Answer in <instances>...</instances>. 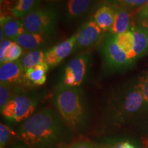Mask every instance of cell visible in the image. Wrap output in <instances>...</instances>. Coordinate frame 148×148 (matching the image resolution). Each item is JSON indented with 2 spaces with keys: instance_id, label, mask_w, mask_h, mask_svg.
<instances>
[{
  "instance_id": "cell-1",
  "label": "cell",
  "mask_w": 148,
  "mask_h": 148,
  "mask_svg": "<svg viewBox=\"0 0 148 148\" xmlns=\"http://www.w3.org/2000/svg\"><path fill=\"white\" fill-rule=\"evenodd\" d=\"M147 114V105L136 80L111 94L105 108L104 121L110 125H124L135 123Z\"/></svg>"
},
{
  "instance_id": "cell-2",
  "label": "cell",
  "mask_w": 148,
  "mask_h": 148,
  "mask_svg": "<svg viewBox=\"0 0 148 148\" xmlns=\"http://www.w3.org/2000/svg\"><path fill=\"white\" fill-rule=\"evenodd\" d=\"M61 122L50 108H43L25 120L18 130V136L31 148H45L58 139Z\"/></svg>"
},
{
  "instance_id": "cell-3",
  "label": "cell",
  "mask_w": 148,
  "mask_h": 148,
  "mask_svg": "<svg viewBox=\"0 0 148 148\" xmlns=\"http://www.w3.org/2000/svg\"><path fill=\"white\" fill-rule=\"evenodd\" d=\"M53 104L62 119L73 128L85 119V108L81 90L60 84L53 95Z\"/></svg>"
},
{
  "instance_id": "cell-4",
  "label": "cell",
  "mask_w": 148,
  "mask_h": 148,
  "mask_svg": "<svg viewBox=\"0 0 148 148\" xmlns=\"http://www.w3.org/2000/svg\"><path fill=\"white\" fill-rule=\"evenodd\" d=\"M99 50L102 58L103 69L107 73L123 71L134 63L116 43L114 35L110 33L103 36Z\"/></svg>"
},
{
  "instance_id": "cell-5",
  "label": "cell",
  "mask_w": 148,
  "mask_h": 148,
  "mask_svg": "<svg viewBox=\"0 0 148 148\" xmlns=\"http://www.w3.org/2000/svg\"><path fill=\"white\" fill-rule=\"evenodd\" d=\"M58 18L56 10L51 6H46L36 9L22 18V21L25 32L47 36L53 32Z\"/></svg>"
},
{
  "instance_id": "cell-6",
  "label": "cell",
  "mask_w": 148,
  "mask_h": 148,
  "mask_svg": "<svg viewBox=\"0 0 148 148\" xmlns=\"http://www.w3.org/2000/svg\"><path fill=\"white\" fill-rule=\"evenodd\" d=\"M38 101L36 96L18 93L9 101L1 110L5 119L10 122H21L34 113Z\"/></svg>"
},
{
  "instance_id": "cell-7",
  "label": "cell",
  "mask_w": 148,
  "mask_h": 148,
  "mask_svg": "<svg viewBox=\"0 0 148 148\" xmlns=\"http://www.w3.org/2000/svg\"><path fill=\"white\" fill-rule=\"evenodd\" d=\"M91 56L83 53L71 59L66 64L62 74L61 84L71 87H79L88 75Z\"/></svg>"
},
{
  "instance_id": "cell-8",
  "label": "cell",
  "mask_w": 148,
  "mask_h": 148,
  "mask_svg": "<svg viewBox=\"0 0 148 148\" xmlns=\"http://www.w3.org/2000/svg\"><path fill=\"white\" fill-rule=\"evenodd\" d=\"M103 31L94 20H88L75 33V44L73 53L92 47L101 39Z\"/></svg>"
},
{
  "instance_id": "cell-9",
  "label": "cell",
  "mask_w": 148,
  "mask_h": 148,
  "mask_svg": "<svg viewBox=\"0 0 148 148\" xmlns=\"http://www.w3.org/2000/svg\"><path fill=\"white\" fill-rule=\"evenodd\" d=\"M75 35L60 42L45 51V60L49 67L57 66L73 53L75 44Z\"/></svg>"
},
{
  "instance_id": "cell-10",
  "label": "cell",
  "mask_w": 148,
  "mask_h": 148,
  "mask_svg": "<svg viewBox=\"0 0 148 148\" xmlns=\"http://www.w3.org/2000/svg\"><path fill=\"white\" fill-rule=\"evenodd\" d=\"M25 70L19 62L16 60L12 62L3 64L0 67V82L18 86L25 83Z\"/></svg>"
},
{
  "instance_id": "cell-11",
  "label": "cell",
  "mask_w": 148,
  "mask_h": 148,
  "mask_svg": "<svg viewBox=\"0 0 148 148\" xmlns=\"http://www.w3.org/2000/svg\"><path fill=\"white\" fill-rule=\"evenodd\" d=\"M112 7L115 11L114 21L113 25L108 31V33L112 35H116L130 30L132 27H131L132 14L130 12V10L120 7Z\"/></svg>"
},
{
  "instance_id": "cell-12",
  "label": "cell",
  "mask_w": 148,
  "mask_h": 148,
  "mask_svg": "<svg viewBox=\"0 0 148 148\" xmlns=\"http://www.w3.org/2000/svg\"><path fill=\"white\" fill-rule=\"evenodd\" d=\"M93 0H68L66 16L68 21H75L81 18L89 10Z\"/></svg>"
},
{
  "instance_id": "cell-13",
  "label": "cell",
  "mask_w": 148,
  "mask_h": 148,
  "mask_svg": "<svg viewBox=\"0 0 148 148\" xmlns=\"http://www.w3.org/2000/svg\"><path fill=\"white\" fill-rule=\"evenodd\" d=\"M46 36L40 34L25 32L16 37L14 41L17 42L25 50L32 51L40 49V47L45 45L47 42Z\"/></svg>"
},
{
  "instance_id": "cell-14",
  "label": "cell",
  "mask_w": 148,
  "mask_h": 148,
  "mask_svg": "<svg viewBox=\"0 0 148 148\" xmlns=\"http://www.w3.org/2000/svg\"><path fill=\"white\" fill-rule=\"evenodd\" d=\"M114 8L110 5H103L96 10L93 20L103 32L110 30L114 21Z\"/></svg>"
},
{
  "instance_id": "cell-15",
  "label": "cell",
  "mask_w": 148,
  "mask_h": 148,
  "mask_svg": "<svg viewBox=\"0 0 148 148\" xmlns=\"http://www.w3.org/2000/svg\"><path fill=\"white\" fill-rule=\"evenodd\" d=\"M49 69V66L46 62L35 66L25 71V83L30 86H41L47 80L46 73Z\"/></svg>"
},
{
  "instance_id": "cell-16",
  "label": "cell",
  "mask_w": 148,
  "mask_h": 148,
  "mask_svg": "<svg viewBox=\"0 0 148 148\" xmlns=\"http://www.w3.org/2000/svg\"><path fill=\"white\" fill-rule=\"evenodd\" d=\"M40 0H13L11 14L12 17L22 19L38 9Z\"/></svg>"
},
{
  "instance_id": "cell-17",
  "label": "cell",
  "mask_w": 148,
  "mask_h": 148,
  "mask_svg": "<svg viewBox=\"0 0 148 148\" xmlns=\"http://www.w3.org/2000/svg\"><path fill=\"white\" fill-rule=\"evenodd\" d=\"M95 148H141V143L130 137L107 138L95 145Z\"/></svg>"
},
{
  "instance_id": "cell-18",
  "label": "cell",
  "mask_w": 148,
  "mask_h": 148,
  "mask_svg": "<svg viewBox=\"0 0 148 148\" xmlns=\"http://www.w3.org/2000/svg\"><path fill=\"white\" fill-rule=\"evenodd\" d=\"M1 29L5 38L13 41L16 37L25 32L22 19L14 18H1Z\"/></svg>"
},
{
  "instance_id": "cell-19",
  "label": "cell",
  "mask_w": 148,
  "mask_h": 148,
  "mask_svg": "<svg viewBox=\"0 0 148 148\" xmlns=\"http://www.w3.org/2000/svg\"><path fill=\"white\" fill-rule=\"evenodd\" d=\"M130 30L134 36V53L135 58H140L148 51V36L136 26H132Z\"/></svg>"
},
{
  "instance_id": "cell-20",
  "label": "cell",
  "mask_w": 148,
  "mask_h": 148,
  "mask_svg": "<svg viewBox=\"0 0 148 148\" xmlns=\"http://www.w3.org/2000/svg\"><path fill=\"white\" fill-rule=\"evenodd\" d=\"M116 43L126 53L127 58L134 62L136 60L134 53V36L132 31L130 30L121 34L114 35Z\"/></svg>"
},
{
  "instance_id": "cell-21",
  "label": "cell",
  "mask_w": 148,
  "mask_h": 148,
  "mask_svg": "<svg viewBox=\"0 0 148 148\" xmlns=\"http://www.w3.org/2000/svg\"><path fill=\"white\" fill-rule=\"evenodd\" d=\"M45 51L42 49H36L29 51L20 58L18 61L25 71L31 68L34 67L38 64L45 62Z\"/></svg>"
},
{
  "instance_id": "cell-22",
  "label": "cell",
  "mask_w": 148,
  "mask_h": 148,
  "mask_svg": "<svg viewBox=\"0 0 148 148\" xmlns=\"http://www.w3.org/2000/svg\"><path fill=\"white\" fill-rule=\"evenodd\" d=\"M21 89L16 85L1 84L0 86V108L1 110L9 102L12 98L18 93H21Z\"/></svg>"
},
{
  "instance_id": "cell-23",
  "label": "cell",
  "mask_w": 148,
  "mask_h": 148,
  "mask_svg": "<svg viewBox=\"0 0 148 148\" xmlns=\"http://www.w3.org/2000/svg\"><path fill=\"white\" fill-rule=\"evenodd\" d=\"M109 5L114 7H120L127 10L141 9L148 3V0H106Z\"/></svg>"
},
{
  "instance_id": "cell-24",
  "label": "cell",
  "mask_w": 148,
  "mask_h": 148,
  "mask_svg": "<svg viewBox=\"0 0 148 148\" xmlns=\"http://www.w3.org/2000/svg\"><path fill=\"white\" fill-rule=\"evenodd\" d=\"M23 53V48L17 42L12 40L5 52L4 57V63L12 62L18 60ZM3 63V64H4Z\"/></svg>"
},
{
  "instance_id": "cell-25",
  "label": "cell",
  "mask_w": 148,
  "mask_h": 148,
  "mask_svg": "<svg viewBox=\"0 0 148 148\" xmlns=\"http://www.w3.org/2000/svg\"><path fill=\"white\" fill-rule=\"evenodd\" d=\"M137 84L148 109V71L144 72L138 77L137 79Z\"/></svg>"
},
{
  "instance_id": "cell-26",
  "label": "cell",
  "mask_w": 148,
  "mask_h": 148,
  "mask_svg": "<svg viewBox=\"0 0 148 148\" xmlns=\"http://www.w3.org/2000/svg\"><path fill=\"white\" fill-rule=\"evenodd\" d=\"M11 130L6 125L0 124V148H4L10 138Z\"/></svg>"
},
{
  "instance_id": "cell-27",
  "label": "cell",
  "mask_w": 148,
  "mask_h": 148,
  "mask_svg": "<svg viewBox=\"0 0 148 148\" xmlns=\"http://www.w3.org/2000/svg\"><path fill=\"white\" fill-rule=\"evenodd\" d=\"M12 41V40H11L5 39L1 42V45H0V63H1V65H2L4 63L5 52H6L7 49H8Z\"/></svg>"
},
{
  "instance_id": "cell-28",
  "label": "cell",
  "mask_w": 148,
  "mask_h": 148,
  "mask_svg": "<svg viewBox=\"0 0 148 148\" xmlns=\"http://www.w3.org/2000/svg\"><path fill=\"white\" fill-rule=\"evenodd\" d=\"M135 26L141 29L148 36V18H138L137 23Z\"/></svg>"
},
{
  "instance_id": "cell-29",
  "label": "cell",
  "mask_w": 148,
  "mask_h": 148,
  "mask_svg": "<svg viewBox=\"0 0 148 148\" xmlns=\"http://www.w3.org/2000/svg\"><path fill=\"white\" fill-rule=\"evenodd\" d=\"M69 148H95V147L87 140H79L75 142Z\"/></svg>"
},
{
  "instance_id": "cell-30",
  "label": "cell",
  "mask_w": 148,
  "mask_h": 148,
  "mask_svg": "<svg viewBox=\"0 0 148 148\" xmlns=\"http://www.w3.org/2000/svg\"><path fill=\"white\" fill-rule=\"evenodd\" d=\"M138 18H148V3L137 11Z\"/></svg>"
},
{
  "instance_id": "cell-31",
  "label": "cell",
  "mask_w": 148,
  "mask_h": 148,
  "mask_svg": "<svg viewBox=\"0 0 148 148\" xmlns=\"http://www.w3.org/2000/svg\"><path fill=\"white\" fill-rule=\"evenodd\" d=\"M14 148H23V147H14Z\"/></svg>"
},
{
  "instance_id": "cell-32",
  "label": "cell",
  "mask_w": 148,
  "mask_h": 148,
  "mask_svg": "<svg viewBox=\"0 0 148 148\" xmlns=\"http://www.w3.org/2000/svg\"><path fill=\"white\" fill-rule=\"evenodd\" d=\"M47 1H57V0H47Z\"/></svg>"
}]
</instances>
